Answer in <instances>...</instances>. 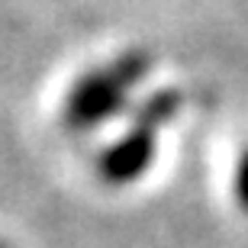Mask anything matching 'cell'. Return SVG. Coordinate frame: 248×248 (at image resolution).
<instances>
[{
	"mask_svg": "<svg viewBox=\"0 0 248 248\" xmlns=\"http://www.w3.org/2000/svg\"><path fill=\"white\" fill-rule=\"evenodd\" d=\"M184 107V93L174 87L155 91L152 97L132 107L126 129L97 155V177L107 187H132L152 171L158 158V142Z\"/></svg>",
	"mask_w": 248,
	"mask_h": 248,
	"instance_id": "2",
	"label": "cell"
},
{
	"mask_svg": "<svg viewBox=\"0 0 248 248\" xmlns=\"http://www.w3.org/2000/svg\"><path fill=\"white\" fill-rule=\"evenodd\" d=\"M152 71V55L142 48H129L107 62L93 64L81 78H74L62 100V126L74 136L97 132L113 123L142 87Z\"/></svg>",
	"mask_w": 248,
	"mask_h": 248,
	"instance_id": "1",
	"label": "cell"
},
{
	"mask_svg": "<svg viewBox=\"0 0 248 248\" xmlns=\"http://www.w3.org/2000/svg\"><path fill=\"white\" fill-rule=\"evenodd\" d=\"M0 248H13V245H10V242H7V239H0Z\"/></svg>",
	"mask_w": 248,
	"mask_h": 248,
	"instance_id": "4",
	"label": "cell"
},
{
	"mask_svg": "<svg viewBox=\"0 0 248 248\" xmlns=\"http://www.w3.org/2000/svg\"><path fill=\"white\" fill-rule=\"evenodd\" d=\"M232 193H235V203L248 213V145L245 152L235 161V174H232Z\"/></svg>",
	"mask_w": 248,
	"mask_h": 248,
	"instance_id": "3",
	"label": "cell"
}]
</instances>
